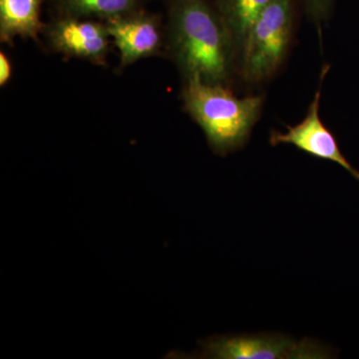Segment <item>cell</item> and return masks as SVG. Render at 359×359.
I'll use <instances>...</instances> for the list:
<instances>
[{"instance_id":"obj_2","label":"cell","mask_w":359,"mask_h":359,"mask_svg":"<svg viewBox=\"0 0 359 359\" xmlns=\"http://www.w3.org/2000/svg\"><path fill=\"white\" fill-rule=\"evenodd\" d=\"M186 112L203 130L210 147L226 156L244 147L261 117V95L238 97L231 87L186 80L182 88Z\"/></svg>"},{"instance_id":"obj_9","label":"cell","mask_w":359,"mask_h":359,"mask_svg":"<svg viewBox=\"0 0 359 359\" xmlns=\"http://www.w3.org/2000/svg\"><path fill=\"white\" fill-rule=\"evenodd\" d=\"M271 1V0H216L215 1L235 47L238 68L249 39L250 29L257 16Z\"/></svg>"},{"instance_id":"obj_3","label":"cell","mask_w":359,"mask_h":359,"mask_svg":"<svg viewBox=\"0 0 359 359\" xmlns=\"http://www.w3.org/2000/svg\"><path fill=\"white\" fill-rule=\"evenodd\" d=\"M295 22V0H271L257 16L240 65L238 74L250 84L275 76L287 57Z\"/></svg>"},{"instance_id":"obj_10","label":"cell","mask_w":359,"mask_h":359,"mask_svg":"<svg viewBox=\"0 0 359 359\" xmlns=\"http://www.w3.org/2000/svg\"><path fill=\"white\" fill-rule=\"evenodd\" d=\"M149 0H50L54 16L109 20L146 8Z\"/></svg>"},{"instance_id":"obj_4","label":"cell","mask_w":359,"mask_h":359,"mask_svg":"<svg viewBox=\"0 0 359 359\" xmlns=\"http://www.w3.org/2000/svg\"><path fill=\"white\" fill-rule=\"evenodd\" d=\"M325 347L311 339L302 341L283 334L218 335L201 344L193 358L212 359H311L327 358Z\"/></svg>"},{"instance_id":"obj_11","label":"cell","mask_w":359,"mask_h":359,"mask_svg":"<svg viewBox=\"0 0 359 359\" xmlns=\"http://www.w3.org/2000/svg\"><path fill=\"white\" fill-rule=\"evenodd\" d=\"M334 0H304V9L309 20L320 25L332 13Z\"/></svg>"},{"instance_id":"obj_12","label":"cell","mask_w":359,"mask_h":359,"mask_svg":"<svg viewBox=\"0 0 359 359\" xmlns=\"http://www.w3.org/2000/svg\"><path fill=\"white\" fill-rule=\"evenodd\" d=\"M13 75V63L4 52L0 53V85L6 86Z\"/></svg>"},{"instance_id":"obj_6","label":"cell","mask_w":359,"mask_h":359,"mask_svg":"<svg viewBox=\"0 0 359 359\" xmlns=\"http://www.w3.org/2000/svg\"><path fill=\"white\" fill-rule=\"evenodd\" d=\"M104 22L119 51L121 69L166 50V27L158 14L146 8Z\"/></svg>"},{"instance_id":"obj_5","label":"cell","mask_w":359,"mask_h":359,"mask_svg":"<svg viewBox=\"0 0 359 359\" xmlns=\"http://www.w3.org/2000/svg\"><path fill=\"white\" fill-rule=\"evenodd\" d=\"M42 34L51 50L65 57L107 65L113 42L104 21L54 16Z\"/></svg>"},{"instance_id":"obj_1","label":"cell","mask_w":359,"mask_h":359,"mask_svg":"<svg viewBox=\"0 0 359 359\" xmlns=\"http://www.w3.org/2000/svg\"><path fill=\"white\" fill-rule=\"evenodd\" d=\"M166 52L183 81L231 87L238 73L237 55L215 2L167 0Z\"/></svg>"},{"instance_id":"obj_7","label":"cell","mask_w":359,"mask_h":359,"mask_svg":"<svg viewBox=\"0 0 359 359\" xmlns=\"http://www.w3.org/2000/svg\"><path fill=\"white\" fill-rule=\"evenodd\" d=\"M320 96V87L314 94L304 119L295 126H287V133L271 132L269 136V144L273 147L280 144H290L313 157L332 161L346 169L353 178L359 181V171L351 166L348 160L344 157L334 134L321 121Z\"/></svg>"},{"instance_id":"obj_8","label":"cell","mask_w":359,"mask_h":359,"mask_svg":"<svg viewBox=\"0 0 359 359\" xmlns=\"http://www.w3.org/2000/svg\"><path fill=\"white\" fill-rule=\"evenodd\" d=\"M42 0H0V40L11 43L18 37L37 39L45 23Z\"/></svg>"}]
</instances>
